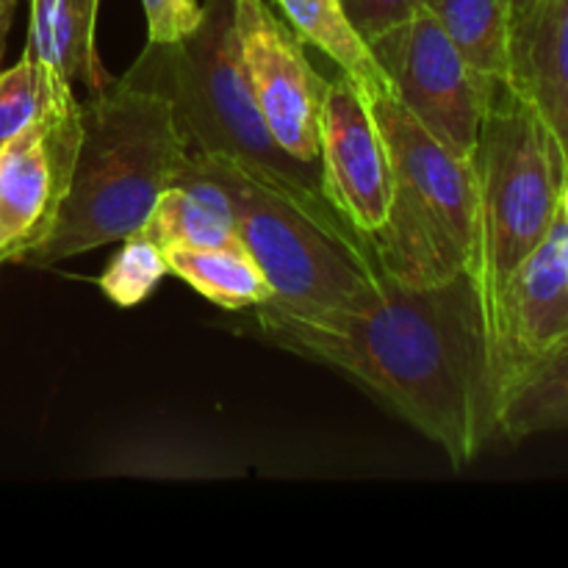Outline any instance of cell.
Instances as JSON below:
<instances>
[{
	"instance_id": "44dd1931",
	"label": "cell",
	"mask_w": 568,
	"mask_h": 568,
	"mask_svg": "<svg viewBox=\"0 0 568 568\" xmlns=\"http://www.w3.org/2000/svg\"><path fill=\"white\" fill-rule=\"evenodd\" d=\"M148 44H178L197 31L203 20L200 0H142Z\"/></svg>"
},
{
	"instance_id": "9a60e30c",
	"label": "cell",
	"mask_w": 568,
	"mask_h": 568,
	"mask_svg": "<svg viewBox=\"0 0 568 568\" xmlns=\"http://www.w3.org/2000/svg\"><path fill=\"white\" fill-rule=\"evenodd\" d=\"M568 430V333L505 386L497 408V436L521 442Z\"/></svg>"
},
{
	"instance_id": "8992f818",
	"label": "cell",
	"mask_w": 568,
	"mask_h": 568,
	"mask_svg": "<svg viewBox=\"0 0 568 568\" xmlns=\"http://www.w3.org/2000/svg\"><path fill=\"white\" fill-rule=\"evenodd\" d=\"M133 70L172 100L192 150L233 155L288 186L325 197L322 178L277 148L255 109L239 61L233 0H205L192 37L178 44H148Z\"/></svg>"
},
{
	"instance_id": "e0dca14e",
	"label": "cell",
	"mask_w": 568,
	"mask_h": 568,
	"mask_svg": "<svg viewBox=\"0 0 568 568\" xmlns=\"http://www.w3.org/2000/svg\"><path fill=\"white\" fill-rule=\"evenodd\" d=\"M161 253L172 275L220 308H258L272 300L270 281L244 247H170Z\"/></svg>"
},
{
	"instance_id": "ffe728a7",
	"label": "cell",
	"mask_w": 568,
	"mask_h": 568,
	"mask_svg": "<svg viewBox=\"0 0 568 568\" xmlns=\"http://www.w3.org/2000/svg\"><path fill=\"white\" fill-rule=\"evenodd\" d=\"M166 272L170 266L164 253L150 239L136 233L122 239V250L98 277V286L116 308H133L155 292Z\"/></svg>"
},
{
	"instance_id": "5bb4252c",
	"label": "cell",
	"mask_w": 568,
	"mask_h": 568,
	"mask_svg": "<svg viewBox=\"0 0 568 568\" xmlns=\"http://www.w3.org/2000/svg\"><path fill=\"white\" fill-rule=\"evenodd\" d=\"M159 250L242 247L231 200L211 178L183 164L175 183L161 192L142 231Z\"/></svg>"
},
{
	"instance_id": "277c9868",
	"label": "cell",
	"mask_w": 568,
	"mask_h": 568,
	"mask_svg": "<svg viewBox=\"0 0 568 568\" xmlns=\"http://www.w3.org/2000/svg\"><path fill=\"white\" fill-rule=\"evenodd\" d=\"M471 164L477 236L469 275L491 344L505 286L552 231L568 172L547 122L514 83H494Z\"/></svg>"
},
{
	"instance_id": "7a4b0ae2",
	"label": "cell",
	"mask_w": 568,
	"mask_h": 568,
	"mask_svg": "<svg viewBox=\"0 0 568 568\" xmlns=\"http://www.w3.org/2000/svg\"><path fill=\"white\" fill-rule=\"evenodd\" d=\"M175 105L128 70L81 100V142L53 227L22 264L50 266L136 236L189 159Z\"/></svg>"
},
{
	"instance_id": "9c48e42d",
	"label": "cell",
	"mask_w": 568,
	"mask_h": 568,
	"mask_svg": "<svg viewBox=\"0 0 568 568\" xmlns=\"http://www.w3.org/2000/svg\"><path fill=\"white\" fill-rule=\"evenodd\" d=\"M320 172L325 200L372 258L392 214V161L369 100L344 72L322 98Z\"/></svg>"
},
{
	"instance_id": "ba28073f",
	"label": "cell",
	"mask_w": 568,
	"mask_h": 568,
	"mask_svg": "<svg viewBox=\"0 0 568 568\" xmlns=\"http://www.w3.org/2000/svg\"><path fill=\"white\" fill-rule=\"evenodd\" d=\"M239 61L266 131L305 170L320 172V116L327 81L314 70L303 39L266 0H233Z\"/></svg>"
},
{
	"instance_id": "5b68a950",
	"label": "cell",
	"mask_w": 568,
	"mask_h": 568,
	"mask_svg": "<svg viewBox=\"0 0 568 568\" xmlns=\"http://www.w3.org/2000/svg\"><path fill=\"white\" fill-rule=\"evenodd\" d=\"M366 100L386 139L394 178L392 214L372 264L410 286L469 272L477 236L475 164L422 125L394 92Z\"/></svg>"
},
{
	"instance_id": "6da1fadb",
	"label": "cell",
	"mask_w": 568,
	"mask_h": 568,
	"mask_svg": "<svg viewBox=\"0 0 568 568\" xmlns=\"http://www.w3.org/2000/svg\"><path fill=\"white\" fill-rule=\"evenodd\" d=\"M255 325L277 347L358 383L466 469L497 436V383L469 272L427 286L388 275L349 305L288 316L266 305Z\"/></svg>"
},
{
	"instance_id": "30bf717a",
	"label": "cell",
	"mask_w": 568,
	"mask_h": 568,
	"mask_svg": "<svg viewBox=\"0 0 568 568\" xmlns=\"http://www.w3.org/2000/svg\"><path fill=\"white\" fill-rule=\"evenodd\" d=\"M81 142V100L67 92L0 148V261L22 264L53 227Z\"/></svg>"
},
{
	"instance_id": "cb8c5ba5",
	"label": "cell",
	"mask_w": 568,
	"mask_h": 568,
	"mask_svg": "<svg viewBox=\"0 0 568 568\" xmlns=\"http://www.w3.org/2000/svg\"><path fill=\"white\" fill-rule=\"evenodd\" d=\"M530 3H532V0H505V6H508V11H510V28H514L516 17H519L521 11H525Z\"/></svg>"
},
{
	"instance_id": "7402d4cb",
	"label": "cell",
	"mask_w": 568,
	"mask_h": 568,
	"mask_svg": "<svg viewBox=\"0 0 568 568\" xmlns=\"http://www.w3.org/2000/svg\"><path fill=\"white\" fill-rule=\"evenodd\" d=\"M342 6L355 31L372 44L383 33L410 20L425 6V0H342Z\"/></svg>"
},
{
	"instance_id": "d4e9b609",
	"label": "cell",
	"mask_w": 568,
	"mask_h": 568,
	"mask_svg": "<svg viewBox=\"0 0 568 568\" xmlns=\"http://www.w3.org/2000/svg\"><path fill=\"white\" fill-rule=\"evenodd\" d=\"M558 211H560V216H564L566 225H568V175H566L564 186H560V203H558Z\"/></svg>"
},
{
	"instance_id": "4fadbf2b",
	"label": "cell",
	"mask_w": 568,
	"mask_h": 568,
	"mask_svg": "<svg viewBox=\"0 0 568 568\" xmlns=\"http://www.w3.org/2000/svg\"><path fill=\"white\" fill-rule=\"evenodd\" d=\"M100 0H31L26 53L53 81L75 87L81 81L87 94L100 92L114 81L100 64L94 50Z\"/></svg>"
},
{
	"instance_id": "603a6c76",
	"label": "cell",
	"mask_w": 568,
	"mask_h": 568,
	"mask_svg": "<svg viewBox=\"0 0 568 568\" xmlns=\"http://www.w3.org/2000/svg\"><path fill=\"white\" fill-rule=\"evenodd\" d=\"M17 0H0V67H3V53H6V39H9L11 20H14Z\"/></svg>"
},
{
	"instance_id": "2e32d148",
	"label": "cell",
	"mask_w": 568,
	"mask_h": 568,
	"mask_svg": "<svg viewBox=\"0 0 568 568\" xmlns=\"http://www.w3.org/2000/svg\"><path fill=\"white\" fill-rule=\"evenodd\" d=\"M275 3L283 11V20L303 39V44H314L327 59L336 61L338 70L366 98L394 92L375 50L355 31L342 0H275Z\"/></svg>"
},
{
	"instance_id": "ac0fdd59",
	"label": "cell",
	"mask_w": 568,
	"mask_h": 568,
	"mask_svg": "<svg viewBox=\"0 0 568 568\" xmlns=\"http://www.w3.org/2000/svg\"><path fill=\"white\" fill-rule=\"evenodd\" d=\"M466 64L491 83H510V11L505 0H425Z\"/></svg>"
},
{
	"instance_id": "7c38bea8",
	"label": "cell",
	"mask_w": 568,
	"mask_h": 568,
	"mask_svg": "<svg viewBox=\"0 0 568 568\" xmlns=\"http://www.w3.org/2000/svg\"><path fill=\"white\" fill-rule=\"evenodd\" d=\"M510 83L558 142L568 172V0H532L510 28Z\"/></svg>"
},
{
	"instance_id": "484cf974",
	"label": "cell",
	"mask_w": 568,
	"mask_h": 568,
	"mask_svg": "<svg viewBox=\"0 0 568 568\" xmlns=\"http://www.w3.org/2000/svg\"><path fill=\"white\" fill-rule=\"evenodd\" d=\"M564 261H566V272H568V233H566V239H564Z\"/></svg>"
},
{
	"instance_id": "3957f363",
	"label": "cell",
	"mask_w": 568,
	"mask_h": 568,
	"mask_svg": "<svg viewBox=\"0 0 568 568\" xmlns=\"http://www.w3.org/2000/svg\"><path fill=\"white\" fill-rule=\"evenodd\" d=\"M186 164L231 200L242 247L272 286L266 308L327 314L358 300L381 272L325 197L225 153L189 150Z\"/></svg>"
},
{
	"instance_id": "52a82bcc",
	"label": "cell",
	"mask_w": 568,
	"mask_h": 568,
	"mask_svg": "<svg viewBox=\"0 0 568 568\" xmlns=\"http://www.w3.org/2000/svg\"><path fill=\"white\" fill-rule=\"evenodd\" d=\"M399 103L447 148L475 159L494 83L455 50L436 17L422 6L410 20L372 42Z\"/></svg>"
},
{
	"instance_id": "d6986e66",
	"label": "cell",
	"mask_w": 568,
	"mask_h": 568,
	"mask_svg": "<svg viewBox=\"0 0 568 568\" xmlns=\"http://www.w3.org/2000/svg\"><path fill=\"white\" fill-rule=\"evenodd\" d=\"M75 92L72 87L53 81L28 53L9 70H0V148L26 131L33 120L53 105L55 98Z\"/></svg>"
},
{
	"instance_id": "8fae6325",
	"label": "cell",
	"mask_w": 568,
	"mask_h": 568,
	"mask_svg": "<svg viewBox=\"0 0 568 568\" xmlns=\"http://www.w3.org/2000/svg\"><path fill=\"white\" fill-rule=\"evenodd\" d=\"M568 225L558 214L552 231L521 261L505 286L491 331V366L497 408L505 386L527 364L568 333V272L564 239Z\"/></svg>"
}]
</instances>
